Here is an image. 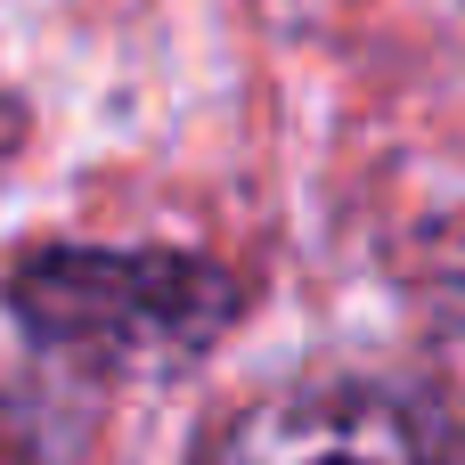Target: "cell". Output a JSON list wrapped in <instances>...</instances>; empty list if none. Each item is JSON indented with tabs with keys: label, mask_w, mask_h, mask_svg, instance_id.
I'll use <instances>...</instances> for the list:
<instances>
[{
	"label": "cell",
	"mask_w": 465,
	"mask_h": 465,
	"mask_svg": "<svg viewBox=\"0 0 465 465\" xmlns=\"http://www.w3.org/2000/svg\"><path fill=\"white\" fill-rule=\"evenodd\" d=\"M8 311L16 327L90 368H180L213 351L245 286L221 262L196 253H98V245H41L8 270Z\"/></svg>",
	"instance_id": "obj_1"
},
{
	"label": "cell",
	"mask_w": 465,
	"mask_h": 465,
	"mask_svg": "<svg viewBox=\"0 0 465 465\" xmlns=\"http://www.w3.org/2000/svg\"><path fill=\"white\" fill-rule=\"evenodd\" d=\"M196 465H465V425L409 384H286L237 409Z\"/></svg>",
	"instance_id": "obj_2"
},
{
	"label": "cell",
	"mask_w": 465,
	"mask_h": 465,
	"mask_svg": "<svg viewBox=\"0 0 465 465\" xmlns=\"http://www.w3.org/2000/svg\"><path fill=\"white\" fill-rule=\"evenodd\" d=\"M57 458H65L57 417H49L25 384H8V376H0V465H57Z\"/></svg>",
	"instance_id": "obj_3"
},
{
	"label": "cell",
	"mask_w": 465,
	"mask_h": 465,
	"mask_svg": "<svg viewBox=\"0 0 465 465\" xmlns=\"http://www.w3.org/2000/svg\"><path fill=\"white\" fill-rule=\"evenodd\" d=\"M8 139H16V114H8V106H0V155H8Z\"/></svg>",
	"instance_id": "obj_4"
}]
</instances>
